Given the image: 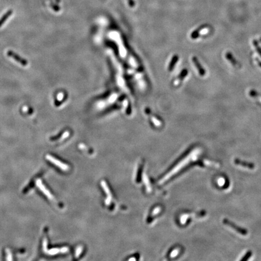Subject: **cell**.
Segmentation results:
<instances>
[{"label": "cell", "instance_id": "cell-1", "mask_svg": "<svg viewBox=\"0 0 261 261\" xmlns=\"http://www.w3.org/2000/svg\"><path fill=\"white\" fill-rule=\"evenodd\" d=\"M223 223H224V224H226V225L228 226H230L231 228H232L233 229H234L235 231H236L238 233H240L241 235H247V233H248V232H247V230H246V229H243V228H241V227H239V226H236L235 223H233L231 222L230 221H229V219H224L223 220Z\"/></svg>", "mask_w": 261, "mask_h": 261}, {"label": "cell", "instance_id": "cell-2", "mask_svg": "<svg viewBox=\"0 0 261 261\" xmlns=\"http://www.w3.org/2000/svg\"><path fill=\"white\" fill-rule=\"evenodd\" d=\"M7 55L8 56L11 57L14 60H15L16 62H18L19 64H20L22 66H27L28 65V62L26 59L22 58L18 55H17L16 53L13 52L12 50H8L7 53Z\"/></svg>", "mask_w": 261, "mask_h": 261}, {"label": "cell", "instance_id": "cell-3", "mask_svg": "<svg viewBox=\"0 0 261 261\" xmlns=\"http://www.w3.org/2000/svg\"><path fill=\"white\" fill-rule=\"evenodd\" d=\"M46 158H47V159L48 160H49L51 163H52L55 164L56 166H57L58 167H59V168L60 169H61L62 171H68V170L69 169V166H67V165H65V164H64V163H62L61 161H59V160H57L56 159H55V158L53 157L52 156L48 155V156H46Z\"/></svg>", "mask_w": 261, "mask_h": 261}, {"label": "cell", "instance_id": "cell-4", "mask_svg": "<svg viewBox=\"0 0 261 261\" xmlns=\"http://www.w3.org/2000/svg\"><path fill=\"white\" fill-rule=\"evenodd\" d=\"M192 62L193 63V64L195 65L196 69H197L198 73L200 76H204L206 75V72L205 70V69H204V67L201 65V64H200L199 60L198 59V58L196 56H193L192 58Z\"/></svg>", "mask_w": 261, "mask_h": 261}, {"label": "cell", "instance_id": "cell-5", "mask_svg": "<svg viewBox=\"0 0 261 261\" xmlns=\"http://www.w3.org/2000/svg\"><path fill=\"white\" fill-rule=\"evenodd\" d=\"M207 27H208L207 25L206 24V25H202L200 26L199 27L197 28L195 30H194L193 32H192V33L190 35V38L192 39H196L198 38H199L200 36L201 32L205 30Z\"/></svg>", "mask_w": 261, "mask_h": 261}, {"label": "cell", "instance_id": "cell-6", "mask_svg": "<svg viewBox=\"0 0 261 261\" xmlns=\"http://www.w3.org/2000/svg\"><path fill=\"white\" fill-rule=\"evenodd\" d=\"M235 163L237 165H239V166H242L244 168H247L249 169H253L255 168V165L253 163H249V162H244V161H241L239 159H235Z\"/></svg>", "mask_w": 261, "mask_h": 261}, {"label": "cell", "instance_id": "cell-7", "mask_svg": "<svg viewBox=\"0 0 261 261\" xmlns=\"http://www.w3.org/2000/svg\"><path fill=\"white\" fill-rule=\"evenodd\" d=\"M101 185H102V186L103 187V188L104 190L105 191V192L106 193V194H107V195H108L107 199H106V201H105V204H106V205H109V204H110V202H111V199H112V196H111V193H110L109 189V188H108V186H107L106 183L104 181H102V182H101Z\"/></svg>", "mask_w": 261, "mask_h": 261}, {"label": "cell", "instance_id": "cell-8", "mask_svg": "<svg viewBox=\"0 0 261 261\" xmlns=\"http://www.w3.org/2000/svg\"><path fill=\"white\" fill-rule=\"evenodd\" d=\"M226 58L230 62V64L232 65H233L235 67L238 66L239 65V62L235 59V58L234 57V56L233 55V54L231 52H227L226 53Z\"/></svg>", "mask_w": 261, "mask_h": 261}, {"label": "cell", "instance_id": "cell-9", "mask_svg": "<svg viewBox=\"0 0 261 261\" xmlns=\"http://www.w3.org/2000/svg\"><path fill=\"white\" fill-rule=\"evenodd\" d=\"M188 70L187 69H184L183 70H182V71L180 72L179 75L178 76L176 79L175 80V82H176V84L179 83L181 81H182V80H184L185 79V78L188 75Z\"/></svg>", "mask_w": 261, "mask_h": 261}, {"label": "cell", "instance_id": "cell-10", "mask_svg": "<svg viewBox=\"0 0 261 261\" xmlns=\"http://www.w3.org/2000/svg\"><path fill=\"white\" fill-rule=\"evenodd\" d=\"M37 185L38 186V187H39L40 189L44 192V193L50 199H53V196L51 195V193H50V192L44 186L42 185L41 181L40 180H38L37 181Z\"/></svg>", "mask_w": 261, "mask_h": 261}, {"label": "cell", "instance_id": "cell-11", "mask_svg": "<svg viewBox=\"0 0 261 261\" xmlns=\"http://www.w3.org/2000/svg\"><path fill=\"white\" fill-rule=\"evenodd\" d=\"M13 10H8L3 15V16L0 18V27L4 24V23L7 21V19L12 15Z\"/></svg>", "mask_w": 261, "mask_h": 261}, {"label": "cell", "instance_id": "cell-12", "mask_svg": "<svg viewBox=\"0 0 261 261\" xmlns=\"http://www.w3.org/2000/svg\"><path fill=\"white\" fill-rule=\"evenodd\" d=\"M178 59H179V58H178V55H174V56L172 57V60L171 61V63H170V64L169 65V68H168V70L169 71H172L173 70V69H174L176 64L177 63Z\"/></svg>", "mask_w": 261, "mask_h": 261}, {"label": "cell", "instance_id": "cell-13", "mask_svg": "<svg viewBox=\"0 0 261 261\" xmlns=\"http://www.w3.org/2000/svg\"><path fill=\"white\" fill-rule=\"evenodd\" d=\"M253 45L255 46V47L256 49V50L257 51L258 53L259 54V55L261 57V47H260V45H259L258 41L256 39H254L253 41Z\"/></svg>", "mask_w": 261, "mask_h": 261}, {"label": "cell", "instance_id": "cell-14", "mask_svg": "<svg viewBox=\"0 0 261 261\" xmlns=\"http://www.w3.org/2000/svg\"><path fill=\"white\" fill-rule=\"evenodd\" d=\"M252 252H251V251H249L244 256V257L241 259V261H247V260H248L251 256H252Z\"/></svg>", "mask_w": 261, "mask_h": 261}, {"label": "cell", "instance_id": "cell-15", "mask_svg": "<svg viewBox=\"0 0 261 261\" xmlns=\"http://www.w3.org/2000/svg\"><path fill=\"white\" fill-rule=\"evenodd\" d=\"M59 252H61L60 249H53L50 250L48 252V254L51 255H56V254H57V253H58Z\"/></svg>", "mask_w": 261, "mask_h": 261}, {"label": "cell", "instance_id": "cell-16", "mask_svg": "<svg viewBox=\"0 0 261 261\" xmlns=\"http://www.w3.org/2000/svg\"><path fill=\"white\" fill-rule=\"evenodd\" d=\"M82 250H83V247L82 246H79V247L77 248V249L76 250V258L79 257L80 254L82 253Z\"/></svg>", "mask_w": 261, "mask_h": 261}, {"label": "cell", "instance_id": "cell-17", "mask_svg": "<svg viewBox=\"0 0 261 261\" xmlns=\"http://www.w3.org/2000/svg\"><path fill=\"white\" fill-rule=\"evenodd\" d=\"M60 250H61V253H67V252L69 251V249H68L67 247H64L61 248V249H60Z\"/></svg>", "mask_w": 261, "mask_h": 261}, {"label": "cell", "instance_id": "cell-18", "mask_svg": "<svg viewBox=\"0 0 261 261\" xmlns=\"http://www.w3.org/2000/svg\"><path fill=\"white\" fill-rule=\"evenodd\" d=\"M160 210V209L159 208V207H157V208H156L154 210H153V212H152V215H156L157 213H159V212Z\"/></svg>", "mask_w": 261, "mask_h": 261}, {"label": "cell", "instance_id": "cell-19", "mask_svg": "<svg viewBox=\"0 0 261 261\" xmlns=\"http://www.w3.org/2000/svg\"><path fill=\"white\" fill-rule=\"evenodd\" d=\"M256 61H257L258 64V65H259V67H261V61H259V60H258V59H256Z\"/></svg>", "mask_w": 261, "mask_h": 261}, {"label": "cell", "instance_id": "cell-20", "mask_svg": "<svg viewBox=\"0 0 261 261\" xmlns=\"http://www.w3.org/2000/svg\"><path fill=\"white\" fill-rule=\"evenodd\" d=\"M136 258H130V259H129V261H136Z\"/></svg>", "mask_w": 261, "mask_h": 261}, {"label": "cell", "instance_id": "cell-21", "mask_svg": "<svg viewBox=\"0 0 261 261\" xmlns=\"http://www.w3.org/2000/svg\"><path fill=\"white\" fill-rule=\"evenodd\" d=\"M260 41H261V38H260Z\"/></svg>", "mask_w": 261, "mask_h": 261}]
</instances>
